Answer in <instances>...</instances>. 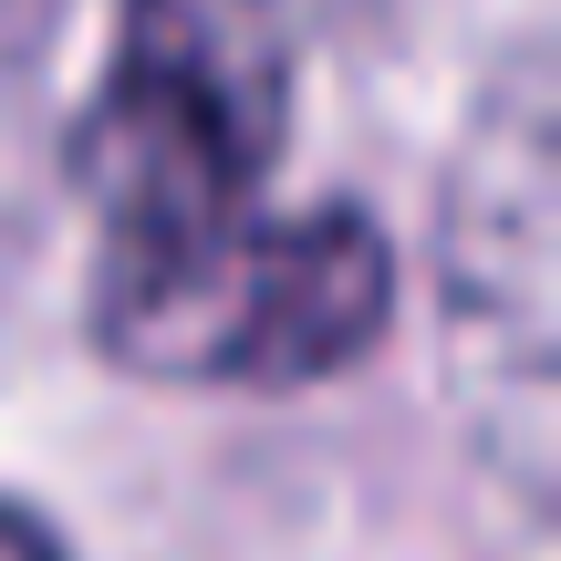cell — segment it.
<instances>
[{"label":"cell","instance_id":"3957f363","mask_svg":"<svg viewBox=\"0 0 561 561\" xmlns=\"http://www.w3.org/2000/svg\"><path fill=\"white\" fill-rule=\"evenodd\" d=\"M385 312L396 250L364 208H261L198 261L94 291V343L157 385H312L375 354Z\"/></svg>","mask_w":561,"mask_h":561},{"label":"cell","instance_id":"6da1fadb","mask_svg":"<svg viewBox=\"0 0 561 561\" xmlns=\"http://www.w3.org/2000/svg\"><path fill=\"white\" fill-rule=\"evenodd\" d=\"M291 146V21L280 0H125L104 83L62 136L94 208V291L157 280L261 219Z\"/></svg>","mask_w":561,"mask_h":561},{"label":"cell","instance_id":"277c9868","mask_svg":"<svg viewBox=\"0 0 561 561\" xmlns=\"http://www.w3.org/2000/svg\"><path fill=\"white\" fill-rule=\"evenodd\" d=\"M0 561H73V551H62V541H53V530H42L21 500H0Z\"/></svg>","mask_w":561,"mask_h":561},{"label":"cell","instance_id":"5b68a950","mask_svg":"<svg viewBox=\"0 0 561 561\" xmlns=\"http://www.w3.org/2000/svg\"><path fill=\"white\" fill-rule=\"evenodd\" d=\"M11 11H42V0H11Z\"/></svg>","mask_w":561,"mask_h":561},{"label":"cell","instance_id":"7a4b0ae2","mask_svg":"<svg viewBox=\"0 0 561 561\" xmlns=\"http://www.w3.org/2000/svg\"><path fill=\"white\" fill-rule=\"evenodd\" d=\"M437 291H447V375L510 468L520 500L551 479V312H561V104L551 62L510 53L479 94L468 146L437 208Z\"/></svg>","mask_w":561,"mask_h":561}]
</instances>
